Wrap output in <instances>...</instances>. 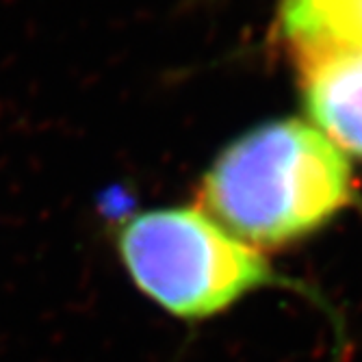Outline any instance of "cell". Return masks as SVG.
I'll use <instances>...</instances> for the list:
<instances>
[{
    "label": "cell",
    "instance_id": "1",
    "mask_svg": "<svg viewBox=\"0 0 362 362\" xmlns=\"http://www.w3.org/2000/svg\"><path fill=\"white\" fill-rule=\"evenodd\" d=\"M200 206L243 243L280 250L351 204L347 158L317 128L282 119L230 144L200 185Z\"/></svg>",
    "mask_w": 362,
    "mask_h": 362
},
{
    "label": "cell",
    "instance_id": "3",
    "mask_svg": "<svg viewBox=\"0 0 362 362\" xmlns=\"http://www.w3.org/2000/svg\"><path fill=\"white\" fill-rule=\"evenodd\" d=\"M298 52L308 115L327 139L362 158V48L323 44Z\"/></svg>",
    "mask_w": 362,
    "mask_h": 362
},
{
    "label": "cell",
    "instance_id": "4",
    "mask_svg": "<svg viewBox=\"0 0 362 362\" xmlns=\"http://www.w3.org/2000/svg\"><path fill=\"white\" fill-rule=\"evenodd\" d=\"M282 26L295 48H362V0H282Z\"/></svg>",
    "mask_w": 362,
    "mask_h": 362
},
{
    "label": "cell",
    "instance_id": "2",
    "mask_svg": "<svg viewBox=\"0 0 362 362\" xmlns=\"http://www.w3.org/2000/svg\"><path fill=\"white\" fill-rule=\"evenodd\" d=\"M115 250L133 284L182 321L217 317L245 295L280 282L256 247L197 206L126 217L115 230Z\"/></svg>",
    "mask_w": 362,
    "mask_h": 362
}]
</instances>
